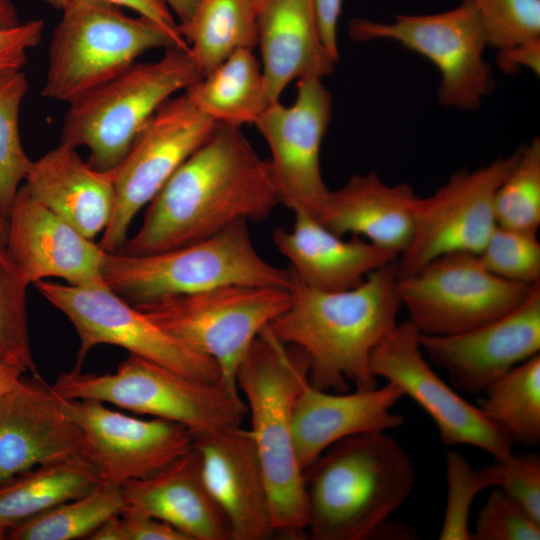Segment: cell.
<instances>
[{"mask_svg":"<svg viewBox=\"0 0 540 540\" xmlns=\"http://www.w3.org/2000/svg\"><path fill=\"white\" fill-rule=\"evenodd\" d=\"M280 204L268 160L240 127L217 124L149 202L122 252L145 255L208 238L240 221H263Z\"/></svg>","mask_w":540,"mask_h":540,"instance_id":"obj_1","label":"cell"},{"mask_svg":"<svg viewBox=\"0 0 540 540\" xmlns=\"http://www.w3.org/2000/svg\"><path fill=\"white\" fill-rule=\"evenodd\" d=\"M397 260L370 273L356 287L322 291L291 271L289 303L269 324L281 341L300 348L310 362L308 383L330 392L378 386L370 368L374 348L396 327L402 308Z\"/></svg>","mask_w":540,"mask_h":540,"instance_id":"obj_2","label":"cell"},{"mask_svg":"<svg viewBox=\"0 0 540 540\" xmlns=\"http://www.w3.org/2000/svg\"><path fill=\"white\" fill-rule=\"evenodd\" d=\"M307 532L313 540H367L409 497L416 473L385 431L343 438L303 470Z\"/></svg>","mask_w":540,"mask_h":540,"instance_id":"obj_3","label":"cell"},{"mask_svg":"<svg viewBox=\"0 0 540 540\" xmlns=\"http://www.w3.org/2000/svg\"><path fill=\"white\" fill-rule=\"evenodd\" d=\"M310 362L298 347L275 336L269 325L258 334L236 373L249 429L264 471L275 535L302 539L307 532L303 470L293 435L297 397L308 382Z\"/></svg>","mask_w":540,"mask_h":540,"instance_id":"obj_4","label":"cell"},{"mask_svg":"<svg viewBox=\"0 0 540 540\" xmlns=\"http://www.w3.org/2000/svg\"><path fill=\"white\" fill-rule=\"evenodd\" d=\"M103 278L107 287L136 306L228 284L288 289L292 274L259 255L248 221L240 220L213 236L161 252L107 253Z\"/></svg>","mask_w":540,"mask_h":540,"instance_id":"obj_5","label":"cell"},{"mask_svg":"<svg viewBox=\"0 0 540 540\" xmlns=\"http://www.w3.org/2000/svg\"><path fill=\"white\" fill-rule=\"evenodd\" d=\"M153 62L136 61L68 104L60 143L85 147L87 163L114 169L158 108L202 78L189 48L170 47Z\"/></svg>","mask_w":540,"mask_h":540,"instance_id":"obj_6","label":"cell"},{"mask_svg":"<svg viewBox=\"0 0 540 540\" xmlns=\"http://www.w3.org/2000/svg\"><path fill=\"white\" fill-rule=\"evenodd\" d=\"M64 398L97 400L185 426L194 437L242 426L248 409L238 388L206 382L129 354L114 373L71 370L52 384Z\"/></svg>","mask_w":540,"mask_h":540,"instance_id":"obj_7","label":"cell"},{"mask_svg":"<svg viewBox=\"0 0 540 540\" xmlns=\"http://www.w3.org/2000/svg\"><path fill=\"white\" fill-rule=\"evenodd\" d=\"M49 50L41 95L67 104L120 74L149 50L189 48L143 16L98 0H78L61 10Z\"/></svg>","mask_w":540,"mask_h":540,"instance_id":"obj_8","label":"cell"},{"mask_svg":"<svg viewBox=\"0 0 540 540\" xmlns=\"http://www.w3.org/2000/svg\"><path fill=\"white\" fill-rule=\"evenodd\" d=\"M286 288L228 284L136 305L157 326L212 359L226 385L261 330L289 303Z\"/></svg>","mask_w":540,"mask_h":540,"instance_id":"obj_9","label":"cell"},{"mask_svg":"<svg viewBox=\"0 0 540 540\" xmlns=\"http://www.w3.org/2000/svg\"><path fill=\"white\" fill-rule=\"evenodd\" d=\"M349 35L358 41L391 40L429 60L440 74L439 103L474 111L495 88L494 73L485 60L486 36L475 9L467 3L450 10L397 15L392 22L355 18Z\"/></svg>","mask_w":540,"mask_h":540,"instance_id":"obj_10","label":"cell"},{"mask_svg":"<svg viewBox=\"0 0 540 540\" xmlns=\"http://www.w3.org/2000/svg\"><path fill=\"white\" fill-rule=\"evenodd\" d=\"M536 285L493 275L476 254L452 253L398 277L397 290L407 320L420 334L452 335L512 311Z\"/></svg>","mask_w":540,"mask_h":540,"instance_id":"obj_11","label":"cell"},{"mask_svg":"<svg viewBox=\"0 0 540 540\" xmlns=\"http://www.w3.org/2000/svg\"><path fill=\"white\" fill-rule=\"evenodd\" d=\"M76 330L80 346L75 371L98 345H114L192 378L219 382L221 372L209 357L188 347L157 326L144 312L109 287H82L47 280L34 283Z\"/></svg>","mask_w":540,"mask_h":540,"instance_id":"obj_12","label":"cell"},{"mask_svg":"<svg viewBox=\"0 0 540 540\" xmlns=\"http://www.w3.org/2000/svg\"><path fill=\"white\" fill-rule=\"evenodd\" d=\"M184 92L165 101L139 131L112 169L115 205L99 246L118 252L137 213L155 197L179 166L216 128Z\"/></svg>","mask_w":540,"mask_h":540,"instance_id":"obj_13","label":"cell"},{"mask_svg":"<svg viewBox=\"0 0 540 540\" xmlns=\"http://www.w3.org/2000/svg\"><path fill=\"white\" fill-rule=\"evenodd\" d=\"M519 149L474 170L462 169L428 197H418L412 239L397 258L398 276L452 253L479 255L497 226L494 196Z\"/></svg>","mask_w":540,"mask_h":540,"instance_id":"obj_14","label":"cell"},{"mask_svg":"<svg viewBox=\"0 0 540 540\" xmlns=\"http://www.w3.org/2000/svg\"><path fill=\"white\" fill-rule=\"evenodd\" d=\"M370 368L375 377L396 385L426 411L447 446H473L499 461L513 454L514 443L507 434L435 373L424 357L418 331L408 320L397 324L374 348Z\"/></svg>","mask_w":540,"mask_h":540,"instance_id":"obj_15","label":"cell"},{"mask_svg":"<svg viewBox=\"0 0 540 540\" xmlns=\"http://www.w3.org/2000/svg\"><path fill=\"white\" fill-rule=\"evenodd\" d=\"M333 110L332 96L320 78L297 81L291 106L270 104L254 124L271 154L268 160L280 203L294 213L316 218L330 189L320 154Z\"/></svg>","mask_w":540,"mask_h":540,"instance_id":"obj_16","label":"cell"},{"mask_svg":"<svg viewBox=\"0 0 540 540\" xmlns=\"http://www.w3.org/2000/svg\"><path fill=\"white\" fill-rule=\"evenodd\" d=\"M68 401L102 481L122 485L147 477L193 446L194 435L179 423L129 415L97 400Z\"/></svg>","mask_w":540,"mask_h":540,"instance_id":"obj_17","label":"cell"},{"mask_svg":"<svg viewBox=\"0 0 540 540\" xmlns=\"http://www.w3.org/2000/svg\"><path fill=\"white\" fill-rule=\"evenodd\" d=\"M419 333V332H418ZM424 355L442 368L453 387L484 391L516 365L540 352V284L505 315L452 335L419 333Z\"/></svg>","mask_w":540,"mask_h":540,"instance_id":"obj_18","label":"cell"},{"mask_svg":"<svg viewBox=\"0 0 540 540\" xmlns=\"http://www.w3.org/2000/svg\"><path fill=\"white\" fill-rule=\"evenodd\" d=\"M88 456L68 399L40 375L0 400V484L37 466Z\"/></svg>","mask_w":540,"mask_h":540,"instance_id":"obj_19","label":"cell"},{"mask_svg":"<svg viewBox=\"0 0 540 540\" xmlns=\"http://www.w3.org/2000/svg\"><path fill=\"white\" fill-rule=\"evenodd\" d=\"M6 249L29 284L61 278L82 287H107V252L33 197L21 185L8 215Z\"/></svg>","mask_w":540,"mask_h":540,"instance_id":"obj_20","label":"cell"},{"mask_svg":"<svg viewBox=\"0 0 540 540\" xmlns=\"http://www.w3.org/2000/svg\"><path fill=\"white\" fill-rule=\"evenodd\" d=\"M201 474L227 518L232 540L275 535L270 497L253 435L242 426L194 437Z\"/></svg>","mask_w":540,"mask_h":540,"instance_id":"obj_21","label":"cell"},{"mask_svg":"<svg viewBox=\"0 0 540 540\" xmlns=\"http://www.w3.org/2000/svg\"><path fill=\"white\" fill-rule=\"evenodd\" d=\"M403 396L399 387L388 382L355 392L318 390L307 382L297 397L293 419L295 451L302 470L343 438L401 426L402 417L391 409Z\"/></svg>","mask_w":540,"mask_h":540,"instance_id":"obj_22","label":"cell"},{"mask_svg":"<svg viewBox=\"0 0 540 540\" xmlns=\"http://www.w3.org/2000/svg\"><path fill=\"white\" fill-rule=\"evenodd\" d=\"M418 197L410 185L387 184L376 172L353 174L330 190L316 219L339 236H359L399 256L413 236Z\"/></svg>","mask_w":540,"mask_h":540,"instance_id":"obj_23","label":"cell"},{"mask_svg":"<svg viewBox=\"0 0 540 540\" xmlns=\"http://www.w3.org/2000/svg\"><path fill=\"white\" fill-rule=\"evenodd\" d=\"M290 231L276 228L273 241L304 284L322 291H342L361 284L373 271L398 255L359 236L342 238L315 217L294 213Z\"/></svg>","mask_w":540,"mask_h":540,"instance_id":"obj_24","label":"cell"},{"mask_svg":"<svg viewBox=\"0 0 540 540\" xmlns=\"http://www.w3.org/2000/svg\"><path fill=\"white\" fill-rule=\"evenodd\" d=\"M124 503L183 533L188 540H232L230 524L208 490L192 448L157 472L121 485Z\"/></svg>","mask_w":540,"mask_h":540,"instance_id":"obj_25","label":"cell"},{"mask_svg":"<svg viewBox=\"0 0 540 540\" xmlns=\"http://www.w3.org/2000/svg\"><path fill=\"white\" fill-rule=\"evenodd\" d=\"M258 46L267 98L279 101L295 79L333 73L336 62L321 40L313 0H264L258 11Z\"/></svg>","mask_w":540,"mask_h":540,"instance_id":"obj_26","label":"cell"},{"mask_svg":"<svg viewBox=\"0 0 540 540\" xmlns=\"http://www.w3.org/2000/svg\"><path fill=\"white\" fill-rule=\"evenodd\" d=\"M24 181L33 197L89 239L110 222L115 205L113 173L91 167L75 148L59 143L31 162Z\"/></svg>","mask_w":540,"mask_h":540,"instance_id":"obj_27","label":"cell"},{"mask_svg":"<svg viewBox=\"0 0 540 540\" xmlns=\"http://www.w3.org/2000/svg\"><path fill=\"white\" fill-rule=\"evenodd\" d=\"M86 456L37 466L0 484V540L17 525L70 499L82 496L101 482Z\"/></svg>","mask_w":540,"mask_h":540,"instance_id":"obj_28","label":"cell"},{"mask_svg":"<svg viewBox=\"0 0 540 540\" xmlns=\"http://www.w3.org/2000/svg\"><path fill=\"white\" fill-rule=\"evenodd\" d=\"M217 124H255L270 105L261 63L253 50L233 53L212 72L184 91Z\"/></svg>","mask_w":540,"mask_h":540,"instance_id":"obj_29","label":"cell"},{"mask_svg":"<svg viewBox=\"0 0 540 540\" xmlns=\"http://www.w3.org/2000/svg\"><path fill=\"white\" fill-rule=\"evenodd\" d=\"M258 11L254 0H202L179 26L202 77L236 51L258 46Z\"/></svg>","mask_w":540,"mask_h":540,"instance_id":"obj_30","label":"cell"},{"mask_svg":"<svg viewBox=\"0 0 540 540\" xmlns=\"http://www.w3.org/2000/svg\"><path fill=\"white\" fill-rule=\"evenodd\" d=\"M479 408L513 443L540 441V355L516 365L484 391Z\"/></svg>","mask_w":540,"mask_h":540,"instance_id":"obj_31","label":"cell"},{"mask_svg":"<svg viewBox=\"0 0 540 540\" xmlns=\"http://www.w3.org/2000/svg\"><path fill=\"white\" fill-rule=\"evenodd\" d=\"M125 503L121 485L101 481L88 493L62 502L17 525L11 540L88 539L106 520L120 514Z\"/></svg>","mask_w":540,"mask_h":540,"instance_id":"obj_32","label":"cell"},{"mask_svg":"<svg viewBox=\"0 0 540 540\" xmlns=\"http://www.w3.org/2000/svg\"><path fill=\"white\" fill-rule=\"evenodd\" d=\"M28 88L22 69L0 72V209L7 218L32 162L24 151L19 129L21 104Z\"/></svg>","mask_w":540,"mask_h":540,"instance_id":"obj_33","label":"cell"},{"mask_svg":"<svg viewBox=\"0 0 540 540\" xmlns=\"http://www.w3.org/2000/svg\"><path fill=\"white\" fill-rule=\"evenodd\" d=\"M497 226L538 232L540 225V139L519 148V156L496 190Z\"/></svg>","mask_w":540,"mask_h":540,"instance_id":"obj_34","label":"cell"},{"mask_svg":"<svg viewBox=\"0 0 540 540\" xmlns=\"http://www.w3.org/2000/svg\"><path fill=\"white\" fill-rule=\"evenodd\" d=\"M28 286L0 241V358L38 375L28 328Z\"/></svg>","mask_w":540,"mask_h":540,"instance_id":"obj_35","label":"cell"},{"mask_svg":"<svg viewBox=\"0 0 540 540\" xmlns=\"http://www.w3.org/2000/svg\"><path fill=\"white\" fill-rule=\"evenodd\" d=\"M447 503L440 540H471L468 515L471 505L482 490L498 487L500 463L495 460L480 470L472 468L455 450L446 455Z\"/></svg>","mask_w":540,"mask_h":540,"instance_id":"obj_36","label":"cell"},{"mask_svg":"<svg viewBox=\"0 0 540 540\" xmlns=\"http://www.w3.org/2000/svg\"><path fill=\"white\" fill-rule=\"evenodd\" d=\"M493 275L525 286L540 283V242L537 232L496 226L478 255Z\"/></svg>","mask_w":540,"mask_h":540,"instance_id":"obj_37","label":"cell"},{"mask_svg":"<svg viewBox=\"0 0 540 540\" xmlns=\"http://www.w3.org/2000/svg\"><path fill=\"white\" fill-rule=\"evenodd\" d=\"M482 24L488 47L496 50L540 37V0H460Z\"/></svg>","mask_w":540,"mask_h":540,"instance_id":"obj_38","label":"cell"},{"mask_svg":"<svg viewBox=\"0 0 540 540\" xmlns=\"http://www.w3.org/2000/svg\"><path fill=\"white\" fill-rule=\"evenodd\" d=\"M535 521L502 489L493 487L478 512L471 540H539Z\"/></svg>","mask_w":540,"mask_h":540,"instance_id":"obj_39","label":"cell"},{"mask_svg":"<svg viewBox=\"0 0 540 540\" xmlns=\"http://www.w3.org/2000/svg\"><path fill=\"white\" fill-rule=\"evenodd\" d=\"M499 461V460H497ZM502 489L540 523V458L538 454L514 455L499 461Z\"/></svg>","mask_w":540,"mask_h":540,"instance_id":"obj_40","label":"cell"},{"mask_svg":"<svg viewBox=\"0 0 540 540\" xmlns=\"http://www.w3.org/2000/svg\"><path fill=\"white\" fill-rule=\"evenodd\" d=\"M44 28L42 19L0 28V72L23 68L28 52L40 43Z\"/></svg>","mask_w":540,"mask_h":540,"instance_id":"obj_41","label":"cell"},{"mask_svg":"<svg viewBox=\"0 0 540 540\" xmlns=\"http://www.w3.org/2000/svg\"><path fill=\"white\" fill-rule=\"evenodd\" d=\"M122 540H188L168 523L124 505L119 514Z\"/></svg>","mask_w":540,"mask_h":540,"instance_id":"obj_42","label":"cell"},{"mask_svg":"<svg viewBox=\"0 0 540 540\" xmlns=\"http://www.w3.org/2000/svg\"><path fill=\"white\" fill-rule=\"evenodd\" d=\"M45 4L62 10L67 5L78 0H41ZM120 8H127L162 26L171 35L181 41H186L182 36L178 22L166 4L161 0H98Z\"/></svg>","mask_w":540,"mask_h":540,"instance_id":"obj_43","label":"cell"},{"mask_svg":"<svg viewBox=\"0 0 540 540\" xmlns=\"http://www.w3.org/2000/svg\"><path fill=\"white\" fill-rule=\"evenodd\" d=\"M496 64L507 74H514L525 68L540 75V37L508 48L497 50Z\"/></svg>","mask_w":540,"mask_h":540,"instance_id":"obj_44","label":"cell"},{"mask_svg":"<svg viewBox=\"0 0 540 540\" xmlns=\"http://www.w3.org/2000/svg\"><path fill=\"white\" fill-rule=\"evenodd\" d=\"M313 1L321 40L328 54L337 63L339 60L337 30L343 0Z\"/></svg>","mask_w":540,"mask_h":540,"instance_id":"obj_45","label":"cell"},{"mask_svg":"<svg viewBox=\"0 0 540 540\" xmlns=\"http://www.w3.org/2000/svg\"><path fill=\"white\" fill-rule=\"evenodd\" d=\"M24 374L20 367L0 358V400L15 388Z\"/></svg>","mask_w":540,"mask_h":540,"instance_id":"obj_46","label":"cell"},{"mask_svg":"<svg viewBox=\"0 0 540 540\" xmlns=\"http://www.w3.org/2000/svg\"><path fill=\"white\" fill-rule=\"evenodd\" d=\"M178 19V25L186 24L202 0H161Z\"/></svg>","mask_w":540,"mask_h":540,"instance_id":"obj_47","label":"cell"},{"mask_svg":"<svg viewBox=\"0 0 540 540\" xmlns=\"http://www.w3.org/2000/svg\"><path fill=\"white\" fill-rule=\"evenodd\" d=\"M22 22L11 0H0V28L10 27Z\"/></svg>","mask_w":540,"mask_h":540,"instance_id":"obj_48","label":"cell"},{"mask_svg":"<svg viewBox=\"0 0 540 540\" xmlns=\"http://www.w3.org/2000/svg\"><path fill=\"white\" fill-rule=\"evenodd\" d=\"M7 233H8V218L4 215V213L0 209V241L3 244H6Z\"/></svg>","mask_w":540,"mask_h":540,"instance_id":"obj_49","label":"cell"}]
</instances>
